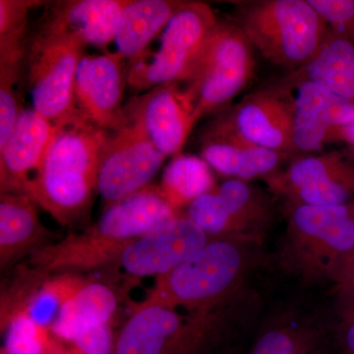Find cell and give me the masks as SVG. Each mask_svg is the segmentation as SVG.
<instances>
[{
	"instance_id": "d4e9b609",
	"label": "cell",
	"mask_w": 354,
	"mask_h": 354,
	"mask_svg": "<svg viewBox=\"0 0 354 354\" xmlns=\"http://www.w3.org/2000/svg\"><path fill=\"white\" fill-rule=\"evenodd\" d=\"M118 306L115 293L109 286L88 281L60 310L51 332L65 339H74L84 330L106 325Z\"/></svg>"
},
{
	"instance_id": "cb8c5ba5",
	"label": "cell",
	"mask_w": 354,
	"mask_h": 354,
	"mask_svg": "<svg viewBox=\"0 0 354 354\" xmlns=\"http://www.w3.org/2000/svg\"><path fill=\"white\" fill-rule=\"evenodd\" d=\"M127 244L106 241L88 230L82 235L69 237L55 245L44 247L32 256L35 265L43 271L93 269L118 261Z\"/></svg>"
},
{
	"instance_id": "8fae6325",
	"label": "cell",
	"mask_w": 354,
	"mask_h": 354,
	"mask_svg": "<svg viewBox=\"0 0 354 354\" xmlns=\"http://www.w3.org/2000/svg\"><path fill=\"white\" fill-rule=\"evenodd\" d=\"M167 158L148 139L142 127L127 122L109 133L102 151L97 191L111 204L149 185Z\"/></svg>"
},
{
	"instance_id": "5b68a950",
	"label": "cell",
	"mask_w": 354,
	"mask_h": 354,
	"mask_svg": "<svg viewBox=\"0 0 354 354\" xmlns=\"http://www.w3.org/2000/svg\"><path fill=\"white\" fill-rule=\"evenodd\" d=\"M221 322L216 313L193 312L143 302L123 326L113 354H216Z\"/></svg>"
},
{
	"instance_id": "4dcf8cb0",
	"label": "cell",
	"mask_w": 354,
	"mask_h": 354,
	"mask_svg": "<svg viewBox=\"0 0 354 354\" xmlns=\"http://www.w3.org/2000/svg\"><path fill=\"white\" fill-rule=\"evenodd\" d=\"M333 31L354 39L353 0H308Z\"/></svg>"
},
{
	"instance_id": "277c9868",
	"label": "cell",
	"mask_w": 354,
	"mask_h": 354,
	"mask_svg": "<svg viewBox=\"0 0 354 354\" xmlns=\"http://www.w3.org/2000/svg\"><path fill=\"white\" fill-rule=\"evenodd\" d=\"M244 242L211 239L176 269L158 277L146 304L212 312L234 293L245 270Z\"/></svg>"
},
{
	"instance_id": "f546056e",
	"label": "cell",
	"mask_w": 354,
	"mask_h": 354,
	"mask_svg": "<svg viewBox=\"0 0 354 354\" xmlns=\"http://www.w3.org/2000/svg\"><path fill=\"white\" fill-rule=\"evenodd\" d=\"M250 354H320L312 335L295 328H274L261 335Z\"/></svg>"
},
{
	"instance_id": "6da1fadb",
	"label": "cell",
	"mask_w": 354,
	"mask_h": 354,
	"mask_svg": "<svg viewBox=\"0 0 354 354\" xmlns=\"http://www.w3.org/2000/svg\"><path fill=\"white\" fill-rule=\"evenodd\" d=\"M109 133L78 109L55 124L41 167L25 194L62 225L81 218L97 190L100 162Z\"/></svg>"
},
{
	"instance_id": "836d02e7",
	"label": "cell",
	"mask_w": 354,
	"mask_h": 354,
	"mask_svg": "<svg viewBox=\"0 0 354 354\" xmlns=\"http://www.w3.org/2000/svg\"><path fill=\"white\" fill-rule=\"evenodd\" d=\"M333 281L341 290H354V251Z\"/></svg>"
},
{
	"instance_id": "44dd1931",
	"label": "cell",
	"mask_w": 354,
	"mask_h": 354,
	"mask_svg": "<svg viewBox=\"0 0 354 354\" xmlns=\"http://www.w3.org/2000/svg\"><path fill=\"white\" fill-rule=\"evenodd\" d=\"M286 153L232 140L207 139L202 158L221 176L249 181L279 171Z\"/></svg>"
},
{
	"instance_id": "4316f807",
	"label": "cell",
	"mask_w": 354,
	"mask_h": 354,
	"mask_svg": "<svg viewBox=\"0 0 354 354\" xmlns=\"http://www.w3.org/2000/svg\"><path fill=\"white\" fill-rule=\"evenodd\" d=\"M30 0H0V79L18 82L27 57L28 15L39 4Z\"/></svg>"
},
{
	"instance_id": "52a82bcc",
	"label": "cell",
	"mask_w": 354,
	"mask_h": 354,
	"mask_svg": "<svg viewBox=\"0 0 354 354\" xmlns=\"http://www.w3.org/2000/svg\"><path fill=\"white\" fill-rule=\"evenodd\" d=\"M218 20L208 4L184 2L165 28L152 60L132 59L128 83L148 90L169 83L184 82L194 69Z\"/></svg>"
},
{
	"instance_id": "ac0fdd59",
	"label": "cell",
	"mask_w": 354,
	"mask_h": 354,
	"mask_svg": "<svg viewBox=\"0 0 354 354\" xmlns=\"http://www.w3.org/2000/svg\"><path fill=\"white\" fill-rule=\"evenodd\" d=\"M177 215L160 188L148 185L111 204L90 232L106 241L128 244Z\"/></svg>"
},
{
	"instance_id": "e0dca14e",
	"label": "cell",
	"mask_w": 354,
	"mask_h": 354,
	"mask_svg": "<svg viewBox=\"0 0 354 354\" xmlns=\"http://www.w3.org/2000/svg\"><path fill=\"white\" fill-rule=\"evenodd\" d=\"M129 0L57 1L46 11L39 31L70 35L106 48L114 41L121 13Z\"/></svg>"
},
{
	"instance_id": "7a4b0ae2",
	"label": "cell",
	"mask_w": 354,
	"mask_h": 354,
	"mask_svg": "<svg viewBox=\"0 0 354 354\" xmlns=\"http://www.w3.org/2000/svg\"><path fill=\"white\" fill-rule=\"evenodd\" d=\"M354 251V204L290 206L283 265L305 281H334Z\"/></svg>"
},
{
	"instance_id": "d6a6232c",
	"label": "cell",
	"mask_w": 354,
	"mask_h": 354,
	"mask_svg": "<svg viewBox=\"0 0 354 354\" xmlns=\"http://www.w3.org/2000/svg\"><path fill=\"white\" fill-rule=\"evenodd\" d=\"M73 341L80 354H113L114 339L109 324L88 328Z\"/></svg>"
},
{
	"instance_id": "2e32d148",
	"label": "cell",
	"mask_w": 354,
	"mask_h": 354,
	"mask_svg": "<svg viewBox=\"0 0 354 354\" xmlns=\"http://www.w3.org/2000/svg\"><path fill=\"white\" fill-rule=\"evenodd\" d=\"M55 127L36 109H22L12 134L0 148L1 193L25 194L38 172Z\"/></svg>"
},
{
	"instance_id": "7c38bea8",
	"label": "cell",
	"mask_w": 354,
	"mask_h": 354,
	"mask_svg": "<svg viewBox=\"0 0 354 354\" xmlns=\"http://www.w3.org/2000/svg\"><path fill=\"white\" fill-rule=\"evenodd\" d=\"M209 239L187 216L177 215L130 241L118 262L131 276L158 278L176 269Z\"/></svg>"
},
{
	"instance_id": "30bf717a",
	"label": "cell",
	"mask_w": 354,
	"mask_h": 354,
	"mask_svg": "<svg viewBox=\"0 0 354 354\" xmlns=\"http://www.w3.org/2000/svg\"><path fill=\"white\" fill-rule=\"evenodd\" d=\"M264 181L290 206L351 204L354 198V167L337 152L304 156Z\"/></svg>"
},
{
	"instance_id": "603a6c76",
	"label": "cell",
	"mask_w": 354,
	"mask_h": 354,
	"mask_svg": "<svg viewBox=\"0 0 354 354\" xmlns=\"http://www.w3.org/2000/svg\"><path fill=\"white\" fill-rule=\"evenodd\" d=\"M36 205L28 195L1 193L0 261L2 267L46 237V230L39 221Z\"/></svg>"
},
{
	"instance_id": "4fadbf2b",
	"label": "cell",
	"mask_w": 354,
	"mask_h": 354,
	"mask_svg": "<svg viewBox=\"0 0 354 354\" xmlns=\"http://www.w3.org/2000/svg\"><path fill=\"white\" fill-rule=\"evenodd\" d=\"M124 111L167 158L178 155L197 123L194 102L180 83L158 86Z\"/></svg>"
},
{
	"instance_id": "83f0119b",
	"label": "cell",
	"mask_w": 354,
	"mask_h": 354,
	"mask_svg": "<svg viewBox=\"0 0 354 354\" xmlns=\"http://www.w3.org/2000/svg\"><path fill=\"white\" fill-rule=\"evenodd\" d=\"M88 281L81 277L64 274L44 281V285L28 299L24 309L41 325H53L64 304Z\"/></svg>"
},
{
	"instance_id": "5bb4252c",
	"label": "cell",
	"mask_w": 354,
	"mask_h": 354,
	"mask_svg": "<svg viewBox=\"0 0 354 354\" xmlns=\"http://www.w3.org/2000/svg\"><path fill=\"white\" fill-rule=\"evenodd\" d=\"M120 53L85 55L77 68L76 109L97 127L114 131L127 122L122 109L124 75Z\"/></svg>"
},
{
	"instance_id": "1f68e13d",
	"label": "cell",
	"mask_w": 354,
	"mask_h": 354,
	"mask_svg": "<svg viewBox=\"0 0 354 354\" xmlns=\"http://www.w3.org/2000/svg\"><path fill=\"white\" fill-rule=\"evenodd\" d=\"M14 84L0 82V148L12 134L21 111Z\"/></svg>"
},
{
	"instance_id": "e575fe53",
	"label": "cell",
	"mask_w": 354,
	"mask_h": 354,
	"mask_svg": "<svg viewBox=\"0 0 354 354\" xmlns=\"http://www.w3.org/2000/svg\"><path fill=\"white\" fill-rule=\"evenodd\" d=\"M334 138L341 139L354 148V120L348 124L335 130L330 136V139Z\"/></svg>"
},
{
	"instance_id": "ffe728a7",
	"label": "cell",
	"mask_w": 354,
	"mask_h": 354,
	"mask_svg": "<svg viewBox=\"0 0 354 354\" xmlns=\"http://www.w3.org/2000/svg\"><path fill=\"white\" fill-rule=\"evenodd\" d=\"M297 73V78L354 102V41L330 29L315 55Z\"/></svg>"
},
{
	"instance_id": "f1b7e54d",
	"label": "cell",
	"mask_w": 354,
	"mask_h": 354,
	"mask_svg": "<svg viewBox=\"0 0 354 354\" xmlns=\"http://www.w3.org/2000/svg\"><path fill=\"white\" fill-rule=\"evenodd\" d=\"M6 325L7 354H48L55 348L51 344L48 327L34 320L25 309L14 313Z\"/></svg>"
},
{
	"instance_id": "ba28073f",
	"label": "cell",
	"mask_w": 354,
	"mask_h": 354,
	"mask_svg": "<svg viewBox=\"0 0 354 354\" xmlns=\"http://www.w3.org/2000/svg\"><path fill=\"white\" fill-rule=\"evenodd\" d=\"M87 44L78 37L39 31L27 51L32 109L55 127L77 111V68Z\"/></svg>"
},
{
	"instance_id": "8992f818",
	"label": "cell",
	"mask_w": 354,
	"mask_h": 354,
	"mask_svg": "<svg viewBox=\"0 0 354 354\" xmlns=\"http://www.w3.org/2000/svg\"><path fill=\"white\" fill-rule=\"evenodd\" d=\"M253 46L241 28L216 23L184 88L192 97L196 122L225 108L246 87L255 71Z\"/></svg>"
},
{
	"instance_id": "d6986e66",
	"label": "cell",
	"mask_w": 354,
	"mask_h": 354,
	"mask_svg": "<svg viewBox=\"0 0 354 354\" xmlns=\"http://www.w3.org/2000/svg\"><path fill=\"white\" fill-rule=\"evenodd\" d=\"M183 3L172 0H129L121 13L114 37L118 53L131 60L143 55Z\"/></svg>"
},
{
	"instance_id": "3957f363",
	"label": "cell",
	"mask_w": 354,
	"mask_h": 354,
	"mask_svg": "<svg viewBox=\"0 0 354 354\" xmlns=\"http://www.w3.org/2000/svg\"><path fill=\"white\" fill-rule=\"evenodd\" d=\"M272 64L304 67L319 50L329 26L308 0H263L241 6L235 23Z\"/></svg>"
},
{
	"instance_id": "7402d4cb",
	"label": "cell",
	"mask_w": 354,
	"mask_h": 354,
	"mask_svg": "<svg viewBox=\"0 0 354 354\" xmlns=\"http://www.w3.org/2000/svg\"><path fill=\"white\" fill-rule=\"evenodd\" d=\"M215 191L227 211L235 241H260L272 218V203L248 181L227 179Z\"/></svg>"
},
{
	"instance_id": "9c48e42d",
	"label": "cell",
	"mask_w": 354,
	"mask_h": 354,
	"mask_svg": "<svg viewBox=\"0 0 354 354\" xmlns=\"http://www.w3.org/2000/svg\"><path fill=\"white\" fill-rule=\"evenodd\" d=\"M292 121V101L288 91H261L216 120L207 139L232 140L288 155L295 152Z\"/></svg>"
},
{
	"instance_id": "484cf974",
	"label": "cell",
	"mask_w": 354,
	"mask_h": 354,
	"mask_svg": "<svg viewBox=\"0 0 354 354\" xmlns=\"http://www.w3.org/2000/svg\"><path fill=\"white\" fill-rule=\"evenodd\" d=\"M216 186L209 165L203 158L177 155L165 169L158 188L167 203L179 213Z\"/></svg>"
},
{
	"instance_id": "9a60e30c",
	"label": "cell",
	"mask_w": 354,
	"mask_h": 354,
	"mask_svg": "<svg viewBox=\"0 0 354 354\" xmlns=\"http://www.w3.org/2000/svg\"><path fill=\"white\" fill-rule=\"evenodd\" d=\"M293 151L318 152L330 140L335 130L354 120V102L333 94L316 84L295 79Z\"/></svg>"
},
{
	"instance_id": "d590c367",
	"label": "cell",
	"mask_w": 354,
	"mask_h": 354,
	"mask_svg": "<svg viewBox=\"0 0 354 354\" xmlns=\"http://www.w3.org/2000/svg\"><path fill=\"white\" fill-rule=\"evenodd\" d=\"M48 354H80L78 351H70L68 349H64L62 348H59V346H55L51 349L50 353Z\"/></svg>"
}]
</instances>
